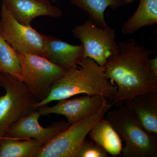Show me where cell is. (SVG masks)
<instances>
[{"label":"cell","instance_id":"cell-7","mask_svg":"<svg viewBox=\"0 0 157 157\" xmlns=\"http://www.w3.org/2000/svg\"><path fill=\"white\" fill-rule=\"evenodd\" d=\"M72 32L83 45V58L91 59L101 67H104L108 58L117 51L115 30L108 26L100 27L89 19L75 27Z\"/></svg>","mask_w":157,"mask_h":157},{"label":"cell","instance_id":"cell-4","mask_svg":"<svg viewBox=\"0 0 157 157\" xmlns=\"http://www.w3.org/2000/svg\"><path fill=\"white\" fill-rule=\"evenodd\" d=\"M0 86L6 90L0 96V138H2L12 124L36 109L34 104L39 101L25 83L9 74L0 73Z\"/></svg>","mask_w":157,"mask_h":157},{"label":"cell","instance_id":"cell-15","mask_svg":"<svg viewBox=\"0 0 157 157\" xmlns=\"http://www.w3.org/2000/svg\"><path fill=\"white\" fill-rule=\"evenodd\" d=\"M157 23V0H139L135 12L123 25L122 33L130 35L141 28Z\"/></svg>","mask_w":157,"mask_h":157},{"label":"cell","instance_id":"cell-8","mask_svg":"<svg viewBox=\"0 0 157 157\" xmlns=\"http://www.w3.org/2000/svg\"><path fill=\"white\" fill-rule=\"evenodd\" d=\"M0 35L18 54H33L43 57L47 36L31 25L18 22L4 4L1 11Z\"/></svg>","mask_w":157,"mask_h":157},{"label":"cell","instance_id":"cell-9","mask_svg":"<svg viewBox=\"0 0 157 157\" xmlns=\"http://www.w3.org/2000/svg\"><path fill=\"white\" fill-rule=\"evenodd\" d=\"M107 102V98L101 95L84 94L72 99L58 101L52 107L45 105L38 109L41 116L56 114L64 116L69 125L96 113Z\"/></svg>","mask_w":157,"mask_h":157},{"label":"cell","instance_id":"cell-3","mask_svg":"<svg viewBox=\"0 0 157 157\" xmlns=\"http://www.w3.org/2000/svg\"><path fill=\"white\" fill-rule=\"evenodd\" d=\"M106 119L123 141L124 157H157V137L146 132L138 119L124 105L109 110Z\"/></svg>","mask_w":157,"mask_h":157},{"label":"cell","instance_id":"cell-5","mask_svg":"<svg viewBox=\"0 0 157 157\" xmlns=\"http://www.w3.org/2000/svg\"><path fill=\"white\" fill-rule=\"evenodd\" d=\"M113 105L104 103L94 115L72 124L67 129L42 145L36 157H74L91 129L104 118Z\"/></svg>","mask_w":157,"mask_h":157},{"label":"cell","instance_id":"cell-23","mask_svg":"<svg viewBox=\"0 0 157 157\" xmlns=\"http://www.w3.org/2000/svg\"><path fill=\"white\" fill-rule=\"evenodd\" d=\"M2 138H0V144H1V140H2Z\"/></svg>","mask_w":157,"mask_h":157},{"label":"cell","instance_id":"cell-18","mask_svg":"<svg viewBox=\"0 0 157 157\" xmlns=\"http://www.w3.org/2000/svg\"><path fill=\"white\" fill-rule=\"evenodd\" d=\"M0 73L21 82L22 67L18 54L0 35Z\"/></svg>","mask_w":157,"mask_h":157},{"label":"cell","instance_id":"cell-1","mask_svg":"<svg viewBox=\"0 0 157 157\" xmlns=\"http://www.w3.org/2000/svg\"><path fill=\"white\" fill-rule=\"evenodd\" d=\"M118 45L117 51L108 58L104 67L106 78L117 87L111 100L113 105L119 107L140 94H157V78L149 67L153 50L133 39L122 41Z\"/></svg>","mask_w":157,"mask_h":157},{"label":"cell","instance_id":"cell-14","mask_svg":"<svg viewBox=\"0 0 157 157\" xmlns=\"http://www.w3.org/2000/svg\"><path fill=\"white\" fill-rule=\"evenodd\" d=\"M93 141L108 154L113 157L120 155L123 148L122 141L118 134L106 119L98 121L89 133Z\"/></svg>","mask_w":157,"mask_h":157},{"label":"cell","instance_id":"cell-6","mask_svg":"<svg viewBox=\"0 0 157 157\" xmlns=\"http://www.w3.org/2000/svg\"><path fill=\"white\" fill-rule=\"evenodd\" d=\"M18 55L22 67L21 81L39 101L47 97L53 83L68 70L43 56Z\"/></svg>","mask_w":157,"mask_h":157},{"label":"cell","instance_id":"cell-13","mask_svg":"<svg viewBox=\"0 0 157 157\" xmlns=\"http://www.w3.org/2000/svg\"><path fill=\"white\" fill-rule=\"evenodd\" d=\"M138 119L144 130L157 136V94H140L124 104Z\"/></svg>","mask_w":157,"mask_h":157},{"label":"cell","instance_id":"cell-19","mask_svg":"<svg viewBox=\"0 0 157 157\" xmlns=\"http://www.w3.org/2000/svg\"><path fill=\"white\" fill-rule=\"evenodd\" d=\"M106 151L98 144L85 139L74 157H108Z\"/></svg>","mask_w":157,"mask_h":157},{"label":"cell","instance_id":"cell-16","mask_svg":"<svg viewBox=\"0 0 157 157\" xmlns=\"http://www.w3.org/2000/svg\"><path fill=\"white\" fill-rule=\"evenodd\" d=\"M43 144L34 138L19 139L4 136L0 144V157H36Z\"/></svg>","mask_w":157,"mask_h":157},{"label":"cell","instance_id":"cell-12","mask_svg":"<svg viewBox=\"0 0 157 157\" xmlns=\"http://www.w3.org/2000/svg\"><path fill=\"white\" fill-rule=\"evenodd\" d=\"M84 49L82 44L73 45L56 37H46L43 57L63 67L76 68L84 59Z\"/></svg>","mask_w":157,"mask_h":157},{"label":"cell","instance_id":"cell-24","mask_svg":"<svg viewBox=\"0 0 157 157\" xmlns=\"http://www.w3.org/2000/svg\"><path fill=\"white\" fill-rule=\"evenodd\" d=\"M0 87H1V86H0Z\"/></svg>","mask_w":157,"mask_h":157},{"label":"cell","instance_id":"cell-17","mask_svg":"<svg viewBox=\"0 0 157 157\" xmlns=\"http://www.w3.org/2000/svg\"><path fill=\"white\" fill-rule=\"evenodd\" d=\"M74 6L88 14L89 19L98 26L104 28L107 26L104 12L108 7L115 10L124 6V0H70Z\"/></svg>","mask_w":157,"mask_h":157},{"label":"cell","instance_id":"cell-10","mask_svg":"<svg viewBox=\"0 0 157 157\" xmlns=\"http://www.w3.org/2000/svg\"><path fill=\"white\" fill-rule=\"evenodd\" d=\"M40 116L39 110L36 109L20 118L10 126L4 136L19 139L34 138L45 144L70 126L67 122L61 121L44 128L39 123Z\"/></svg>","mask_w":157,"mask_h":157},{"label":"cell","instance_id":"cell-2","mask_svg":"<svg viewBox=\"0 0 157 157\" xmlns=\"http://www.w3.org/2000/svg\"><path fill=\"white\" fill-rule=\"evenodd\" d=\"M117 90L116 85L107 79L104 67L89 58H84L76 68H71L56 80L49 94L34 104L35 109L54 101L80 94L101 95L111 101Z\"/></svg>","mask_w":157,"mask_h":157},{"label":"cell","instance_id":"cell-22","mask_svg":"<svg viewBox=\"0 0 157 157\" xmlns=\"http://www.w3.org/2000/svg\"><path fill=\"white\" fill-rule=\"evenodd\" d=\"M53 2H57V1H59V0H52Z\"/></svg>","mask_w":157,"mask_h":157},{"label":"cell","instance_id":"cell-11","mask_svg":"<svg viewBox=\"0 0 157 157\" xmlns=\"http://www.w3.org/2000/svg\"><path fill=\"white\" fill-rule=\"evenodd\" d=\"M3 4L20 23L31 25L34 18L41 16L58 17L62 15L60 9L48 0H2Z\"/></svg>","mask_w":157,"mask_h":157},{"label":"cell","instance_id":"cell-20","mask_svg":"<svg viewBox=\"0 0 157 157\" xmlns=\"http://www.w3.org/2000/svg\"><path fill=\"white\" fill-rule=\"evenodd\" d=\"M149 67L151 73L157 78V57L149 59Z\"/></svg>","mask_w":157,"mask_h":157},{"label":"cell","instance_id":"cell-21","mask_svg":"<svg viewBox=\"0 0 157 157\" xmlns=\"http://www.w3.org/2000/svg\"><path fill=\"white\" fill-rule=\"evenodd\" d=\"M135 1V0H124V2L125 5H129V4H132Z\"/></svg>","mask_w":157,"mask_h":157}]
</instances>
